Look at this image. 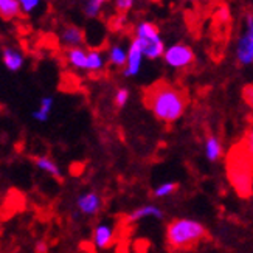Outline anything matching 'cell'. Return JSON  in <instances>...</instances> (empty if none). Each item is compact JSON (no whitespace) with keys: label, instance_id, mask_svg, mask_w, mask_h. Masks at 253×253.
I'll use <instances>...</instances> for the list:
<instances>
[{"label":"cell","instance_id":"cell-27","mask_svg":"<svg viewBox=\"0 0 253 253\" xmlns=\"http://www.w3.org/2000/svg\"><path fill=\"white\" fill-rule=\"evenodd\" d=\"M149 243L146 239H138V243H135V253H148Z\"/></svg>","mask_w":253,"mask_h":253},{"label":"cell","instance_id":"cell-29","mask_svg":"<svg viewBox=\"0 0 253 253\" xmlns=\"http://www.w3.org/2000/svg\"><path fill=\"white\" fill-rule=\"evenodd\" d=\"M123 22H125V16H122V14L117 16V17H114V19H112V24H111V28L115 30V31L120 30V27L123 25Z\"/></svg>","mask_w":253,"mask_h":253},{"label":"cell","instance_id":"cell-2","mask_svg":"<svg viewBox=\"0 0 253 253\" xmlns=\"http://www.w3.org/2000/svg\"><path fill=\"white\" fill-rule=\"evenodd\" d=\"M227 179L243 199L252 197V134L230 148L225 156Z\"/></svg>","mask_w":253,"mask_h":253},{"label":"cell","instance_id":"cell-31","mask_svg":"<svg viewBox=\"0 0 253 253\" xmlns=\"http://www.w3.org/2000/svg\"><path fill=\"white\" fill-rule=\"evenodd\" d=\"M190 2H196V0H190Z\"/></svg>","mask_w":253,"mask_h":253},{"label":"cell","instance_id":"cell-5","mask_svg":"<svg viewBox=\"0 0 253 253\" xmlns=\"http://www.w3.org/2000/svg\"><path fill=\"white\" fill-rule=\"evenodd\" d=\"M236 56L239 64L249 65L253 61V25H252V14L247 16V30L244 36L239 39Z\"/></svg>","mask_w":253,"mask_h":253},{"label":"cell","instance_id":"cell-18","mask_svg":"<svg viewBox=\"0 0 253 253\" xmlns=\"http://www.w3.org/2000/svg\"><path fill=\"white\" fill-rule=\"evenodd\" d=\"M53 107V98L51 96H45L41 100V104H39V109L38 111L33 112V118L38 120V122L43 123L48 120V115H50V111Z\"/></svg>","mask_w":253,"mask_h":253},{"label":"cell","instance_id":"cell-15","mask_svg":"<svg viewBox=\"0 0 253 253\" xmlns=\"http://www.w3.org/2000/svg\"><path fill=\"white\" fill-rule=\"evenodd\" d=\"M138 39H146V41H154L160 39V30L156 24L152 22H143L137 28V36Z\"/></svg>","mask_w":253,"mask_h":253},{"label":"cell","instance_id":"cell-23","mask_svg":"<svg viewBox=\"0 0 253 253\" xmlns=\"http://www.w3.org/2000/svg\"><path fill=\"white\" fill-rule=\"evenodd\" d=\"M127 100H129V90L127 89H118V92L115 93V98H114L115 106L122 109L126 106Z\"/></svg>","mask_w":253,"mask_h":253},{"label":"cell","instance_id":"cell-30","mask_svg":"<svg viewBox=\"0 0 253 253\" xmlns=\"http://www.w3.org/2000/svg\"><path fill=\"white\" fill-rule=\"evenodd\" d=\"M250 87H252V85H247V87H246V93H244V95H246V101H247V104H252V92L249 93V89H250Z\"/></svg>","mask_w":253,"mask_h":253},{"label":"cell","instance_id":"cell-11","mask_svg":"<svg viewBox=\"0 0 253 253\" xmlns=\"http://www.w3.org/2000/svg\"><path fill=\"white\" fill-rule=\"evenodd\" d=\"M145 217H157L162 219L163 217V211L162 208H159L157 205H143L137 210L132 211L127 217H126V222L132 224V222H137L140 219H145Z\"/></svg>","mask_w":253,"mask_h":253},{"label":"cell","instance_id":"cell-7","mask_svg":"<svg viewBox=\"0 0 253 253\" xmlns=\"http://www.w3.org/2000/svg\"><path fill=\"white\" fill-rule=\"evenodd\" d=\"M76 205H78V210L83 214H89L93 216L98 211L101 210V197L98 196V193L95 191H89V193H84L81 196H78L76 199Z\"/></svg>","mask_w":253,"mask_h":253},{"label":"cell","instance_id":"cell-10","mask_svg":"<svg viewBox=\"0 0 253 253\" xmlns=\"http://www.w3.org/2000/svg\"><path fill=\"white\" fill-rule=\"evenodd\" d=\"M138 45L141 50L143 56H146L148 59H157L163 54V42L162 39H154V41H146V39H138Z\"/></svg>","mask_w":253,"mask_h":253},{"label":"cell","instance_id":"cell-16","mask_svg":"<svg viewBox=\"0 0 253 253\" xmlns=\"http://www.w3.org/2000/svg\"><path fill=\"white\" fill-rule=\"evenodd\" d=\"M20 13V6L17 0H0V17L11 20L17 17Z\"/></svg>","mask_w":253,"mask_h":253},{"label":"cell","instance_id":"cell-22","mask_svg":"<svg viewBox=\"0 0 253 253\" xmlns=\"http://www.w3.org/2000/svg\"><path fill=\"white\" fill-rule=\"evenodd\" d=\"M107 2V0H90L89 3L85 6V14L89 17H96L100 14L101 11V6Z\"/></svg>","mask_w":253,"mask_h":253},{"label":"cell","instance_id":"cell-21","mask_svg":"<svg viewBox=\"0 0 253 253\" xmlns=\"http://www.w3.org/2000/svg\"><path fill=\"white\" fill-rule=\"evenodd\" d=\"M179 188V183L175 182H167V183H162L160 186H157L156 190L152 191V196L156 197V199H162V197H168L171 194H174Z\"/></svg>","mask_w":253,"mask_h":253},{"label":"cell","instance_id":"cell-4","mask_svg":"<svg viewBox=\"0 0 253 253\" xmlns=\"http://www.w3.org/2000/svg\"><path fill=\"white\" fill-rule=\"evenodd\" d=\"M165 61L168 65L174 69H183L188 67L194 62V51L191 47L185 45V43H175L165 51Z\"/></svg>","mask_w":253,"mask_h":253},{"label":"cell","instance_id":"cell-8","mask_svg":"<svg viewBox=\"0 0 253 253\" xmlns=\"http://www.w3.org/2000/svg\"><path fill=\"white\" fill-rule=\"evenodd\" d=\"M141 50H140V45H138V41L134 39L129 47V51H127V61H126V69L123 72L125 76H134L138 73L140 67H141Z\"/></svg>","mask_w":253,"mask_h":253},{"label":"cell","instance_id":"cell-20","mask_svg":"<svg viewBox=\"0 0 253 253\" xmlns=\"http://www.w3.org/2000/svg\"><path fill=\"white\" fill-rule=\"evenodd\" d=\"M103 56L101 53L98 50H90L87 53V69L85 70H90V72H100L103 69Z\"/></svg>","mask_w":253,"mask_h":253},{"label":"cell","instance_id":"cell-24","mask_svg":"<svg viewBox=\"0 0 253 253\" xmlns=\"http://www.w3.org/2000/svg\"><path fill=\"white\" fill-rule=\"evenodd\" d=\"M132 3H134V0H115V9L118 11V14L125 16L132 8Z\"/></svg>","mask_w":253,"mask_h":253},{"label":"cell","instance_id":"cell-14","mask_svg":"<svg viewBox=\"0 0 253 253\" xmlns=\"http://www.w3.org/2000/svg\"><path fill=\"white\" fill-rule=\"evenodd\" d=\"M3 64L6 65V69L11 72H17L24 65V58L22 54L13 48H5L3 50Z\"/></svg>","mask_w":253,"mask_h":253},{"label":"cell","instance_id":"cell-9","mask_svg":"<svg viewBox=\"0 0 253 253\" xmlns=\"http://www.w3.org/2000/svg\"><path fill=\"white\" fill-rule=\"evenodd\" d=\"M35 165H36V168H39L41 171L43 172H47L48 175H51V177L54 180H58V182H62V172L58 167V163L54 162L53 159H50L48 156H38L35 157Z\"/></svg>","mask_w":253,"mask_h":253},{"label":"cell","instance_id":"cell-32","mask_svg":"<svg viewBox=\"0 0 253 253\" xmlns=\"http://www.w3.org/2000/svg\"><path fill=\"white\" fill-rule=\"evenodd\" d=\"M211 2H214V0H211Z\"/></svg>","mask_w":253,"mask_h":253},{"label":"cell","instance_id":"cell-19","mask_svg":"<svg viewBox=\"0 0 253 253\" xmlns=\"http://www.w3.org/2000/svg\"><path fill=\"white\" fill-rule=\"evenodd\" d=\"M127 61V53L120 47V45H114L109 51V62L115 67H125Z\"/></svg>","mask_w":253,"mask_h":253},{"label":"cell","instance_id":"cell-6","mask_svg":"<svg viewBox=\"0 0 253 253\" xmlns=\"http://www.w3.org/2000/svg\"><path fill=\"white\" fill-rule=\"evenodd\" d=\"M115 230L109 224H100L93 232V243L100 250H107L115 244Z\"/></svg>","mask_w":253,"mask_h":253},{"label":"cell","instance_id":"cell-13","mask_svg":"<svg viewBox=\"0 0 253 253\" xmlns=\"http://www.w3.org/2000/svg\"><path fill=\"white\" fill-rule=\"evenodd\" d=\"M62 42L70 48L80 47L84 42V31L78 27H75V25L65 27V30L62 33Z\"/></svg>","mask_w":253,"mask_h":253},{"label":"cell","instance_id":"cell-28","mask_svg":"<svg viewBox=\"0 0 253 253\" xmlns=\"http://www.w3.org/2000/svg\"><path fill=\"white\" fill-rule=\"evenodd\" d=\"M48 243L45 239H41L35 247V253H48Z\"/></svg>","mask_w":253,"mask_h":253},{"label":"cell","instance_id":"cell-26","mask_svg":"<svg viewBox=\"0 0 253 253\" xmlns=\"http://www.w3.org/2000/svg\"><path fill=\"white\" fill-rule=\"evenodd\" d=\"M84 169H85V167H84V163H81V162L72 163V165H70V168H69L70 174H72V175H76V177H78V175H81Z\"/></svg>","mask_w":253,"mask_h":253},{"label":"cell","instance_id":"cell-25","mask_svg":"<svg viewBox=\"0 0 253 253\" xmlns=\"http://www.w3.org/2000/svg\"><path fill=\"white\" fill-rule=\"evenodd\" d=\"M17 2H19V6L24 9L25 13H30L33 8L38 6L39 0H17Z\"/></svg>","mask_w":253,"mask_h":253},{"label":"cell","instance_id":"cell-12","mask_svg":"<svg viewBox=\"0 0 253 253\" xmlns=\"http://www.w3.org/2000/svg\"><path fill=\"white\" fill-rule=\"evenodd\" d=\"M205 157L208 159V162H219L224 157V148L222 143L216 135H208L205 140Z\"/></svg>","mask_w":253,"mask_h":253},{"label":"cell","instance_id":"cell-1","mask_svg":"<svg viewBox=\"0 0 253 253\" xmlns=\"http://www.w3.org/2000/svg\"><path fill=\"white\" fill-rule=\"evenodd\" d=\"M188 93L168 81L160 80L146 87L143 92V103L159 122L174 123L183 115L188 106Z\"/></svg>","mask_w":253,"mask_h":253},{"label":"cell","instance_id":"cell-17","mask_svg":"<svg viewBox=\"0 0 253 253\" xmlns=\"http://www.w3.org/2000/svg\"><path fill=\"white\" fill-rule=\"evenodd\" d=\"M67 59L69 62L76 69H87V53L80 48V47H73L69 48L67 51Z\"/></svg>","mask_w":253,"mask_h":253},{"label":"cell","instance_id":"cell-3","mask_svg":"<svg viewBox=\"0 0 253 253\" xmlns=\"http://www.w3.org/2000/svg\"><path fill=\"white\" fill-rule=\"evenodd\" d=\"M207 238V227L194 219L177 217L167 225V244L174 253L194 250Z\"/></svg>","mask_w":253,"mask_h":253}]
</instances>
